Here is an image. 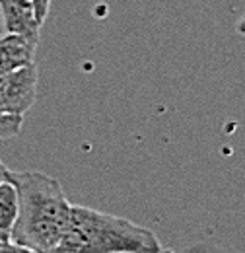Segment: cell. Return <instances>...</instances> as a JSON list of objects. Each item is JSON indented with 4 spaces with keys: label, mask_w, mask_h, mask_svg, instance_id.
<instances>
[{
    "label": "cell",
    "mask_w": 245,
    "mask_h": 253,
    "mask_svg": "<svg viewBox=\"0 0 245 253\" xmlns=\"http://www.w3.org/2000/svg\"><path fill=\"white\" fill-rule=\"evenodd\" d=\"M53 253H163V246L150 228L70 205L68 222Z\"/></svg>",
    "instance_id": "7a4b0ae2"
},
{
    "label": "cell",
    "mask_w": 245,
    "mask_h": 253,
    "mask_svg": "<svg viewBox=\"0 0 245 253\" xmlns=\"http://www.w3.org/2000/svg\"><path fill=\"white\" fill-rule=\"evenodd\" d=\"M6 175H8V168L0 162V183H2V181H6Z\"/></svg>",
    "instance_id": "30bf717a"
},
{
    "label": "cell",
    "mask_w": 245,
    "mask_h": 253,
    "mask_svg": "<svg viewBox=\"0 0 245 253\" xmlns=\"http://www.w3.org/2000/svg\"><path fill=\"white\" fill-rule=\"evenodd\" d=\"M51 2H53V0H31L33 10H35V16H37V20H39V24H41V26H43V22H45V20H47V16H49Z\"/></svg>",
    "instance_id": "ba28073f"
},
{
    "label": "cell",
    "mask_w": 245,
    "mask_h": 253,
    "mask_svg": "<svg viewBox=\"0 0 245 253\" xmlns=\"http://www.w3.org/2000/svg\"><path fill=\"white\" fill-rule=\"evenodd\" d=\"M39 41L20 33H6L0 37V74L24 68L35 63Z\"/></svg>",
    "instance_id": "5b68a950"
},
{
    "label": "cell",
    "mask_w": 245,
    "mask_h": 253,
    "mask_svg": "<svg viewBox=\"0 0 245 253\" xmlns=\"http://www.w3.org/2000/svg\"><path fill=\"white\" fill-rule=\"evenodd\" d=\"M0 253H37L16 242H0Z\"/></svg>",
    "instance_id": "9c48e42d"
},
{
    "label": "cell",
    "mask_w": 245,
    "mask_h": 253,
    "mask_svg": "<svg viewBox=\"0 0 245 253\" xmlns=\"http://www.w3.org/2000/svg\"><path fill=\"white\" fill-rule=\"evenodd\" d=\"M37 82L39 74L35 63L0 74V113L24 117L35 103Z\"/></svg>",
    "instance_id": "3957f363"
},
{
    "label": "cell",
    "mask_w": 245,
    "mask_h": 253,
    "mask_svg": "<svg viewBox=\"0 0 245 253\" xmlns=\"http://www.w3.org/2000/svg\"><path fill=\"white\" fill-rule=\"evenodd\" d=\"M18 218V193L6 179L0 183V242H10L12 228Z\"/></svg>",
    "instance_id": "8992f818"
},
{
    "label": "cell",
    "mask_w": 245,
    "mask_h": 253,
    "mask_svg": "<svg viewBox=\"0 0 245 253\" xmlns=\"http://www.w3.org/2000/svg\"><path fill=\"white\" fill-rule=\"evenodd\" d=\"M24 125V117L20 115H10V113H0V140H8L20 134Z\"/></svg>",
    "instance_id": "52a82bcc"
},
{
    "label": "cell",
    "mask_w": 245,
    "mask_h": 253,
    "mask_svg": "<svg viewBox=\"0 0 245 253\" xmlns=\"http://www.w3.org/2000/svg\"><path fill=\"white\" fill-rule=\"evenodd\" d=\"M238 33L245 35V14L242 16V20H240V24H238Z\"/></svg>",
    "instance_id": "8fae6325"
},
{
    "label": "cell",
    "mask_w": 245,
    "mask_h": 253,
    "mask_svg": "<svg viewBox=\"0 0 245 253\" xmlns=\"http://www.w3.org/2000/svg\"><path fill=\"white\" fill-rule=\"evenodd\" d=\"M6 179L18 193V218L10 242L37 253H53L68 222L70 203L61 183L41 171H10Z\"/></svg>",
    "instance_id": "6da1fadb"
},
{
    "label": "cell",
    "mask_w": 245,
    "mask_h": 253,
    "mask_svg": "<svg viewBox=\"0 0 245 253\" xmlns=\"http://www.w3.org/2000/svg\"><path fill=\"white\" fill-rule=\"evenodd\" d=\"M0 14L6 33H20L37 41L41 39V24L31 0H0Z\"/></svg>",
    "instance_id": "277c9868"
}]
</instances>
